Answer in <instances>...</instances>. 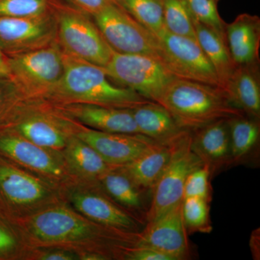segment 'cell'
I'll return each instance as SVG.
<instances>
[{
	"label": "cell",
	"mask_w": 260,
	"mask_h": 260,
	"mask_svg": "<svg viewBox=\"0 0 260 260\" xmlns=\"http://www.w3.org/2000/svg\"><path fill=\"white\" fill-rule=\"evenodd\" d=\"M155 103L165 108L180 127L190 132L220 119L246 115L223 89L178 78Z\"/></svg>",
	"instance_id": "6da1fadb"
},
{
	"label": "cell",
	"mask_w": 260,
	"mask_h": 260,
	"mask_svg": "<svg viewBox=\"0 0 260 260\" xmlns=\"http://www.w3.org/2000/svg\"><path fill=\"white\" fill-rule=\"evenodd\" d=\"M62 76L51 91L84 104L133 109L151 102L133 90L113 85L102 68L76 58H64Z\"/></svg>",
	"instance_id": "7a4b0ae2"
},
{
	"label": "cell",
	"mask_w": 260,
	"mask_h": 260,
	"mask_svg": "<svg viewBox=\"0 0 260 260\" xmlns=\"http://www.w3.org/2000/svg\"><path fill=\"white\" fill-rule=\"evenodd\" d=\"M61 44L70 56L104 68L114 51L88 15L73 7L54 2Z\"/></svg>",
	"instance_id": "3957f363"
},
{
	"label": "cell",
	"mask_w": 260,
	"mask_h": 260,
	"mask_svg": "<svg viewBox=\"0 0 260 260\" xmlns=\"http://www.w3.org/2000/svg\"><path fill=\"white\" fill-rule=\"evenodd\" d=\"M93 18L103 37L116 52L151 56L164 64V52L158 38L114 0Z\"/></svg>",
	"instance_id": "277c9868"
},
{
	"label": "cell",
	"mask_w": 260,
	"mask_h": 260,
	"mask_svg": "<svg viewBox=\"0 0 260 260\" xmlns=\"http://www.w3.org/2000/svg\"><path fill=\"white\" fill-rule=\"evenodd\" d=\"M103 70L109 78L153 102H157L177 78L160 61L151 56L116 51Z\"/></svg>",
	"instance_id": "5b68a950"
},
{
	"label": "cell",
	"mask_w": 260,
	"mask_h": 260,
	"mask_svg": "<svg viewBox=\"0 0 260 260\" xmlns=\"http://www.w3.org/2000/svg\"><path fill=\"white\" fill-rule=\"evenodd\" d=\"M164 64L178 78L221 88L218 76L198 41L176 35L167 29L158 36Z\"/></svg>",
	"instance_id": "8992f818"
},
{
	"label": "cell",
	"mask_w": 260,
	"mask_h": 260,
	"mask_svg": "<svg viewBox=\"0 0 260 260\" xmlns=\"http://www.w3.org/2000/svg\"><path fill=\"white\" fill-rule=\"evenodd\" d=\"M191 132L151 189L152 200L146 212L147 222L158 218L183 201L184 184L188 176L203 165L191 150Z\"/></svg>",
	"instance_id": "52a82bcc"
},
{
	"label": "cell",
	"mask_w": 260,
	"mask_h": 260,
	"mask_svg": "<svg viewBox=\"0 0 260 260\" xmlns=\"http://www.w3.org/2000/svg\"><path fill=\"white\" fill-rule=\"evenodd\" d=\"M6 58L10 79L32 90H52L64 73V58L54 47L38 48Z\"/></svg>",
	"instance_id": "ba28073f"
},
{
	"label": "cell",
	"mask_w": 260,
	"mask_h": 260,
	"mask_svg": "<svg viewBox=\"0 0 260 260\" xmlns=\"http://www.w3.org/2000/svg\"><path fill=\"white\" fill-rule=\"evenodd\" d=\"M182 203L147 222L144 230L138 234L135 246L155 249L170 256L172 260L187 259L189 244L183 219Z\"/></svg>",
	"instance_id": "9c48e42d"
},
{
	"label": "cell",
	"mask_w": 260,
	"mask_h": 260,
	"mask_svg": "<svg viewBox=\"0 0 260 260\" xmlns=\"http://www.w3.org/2000/svg\"><path fill=\"white\" fill-rule=\"evenodd\" d=\"M51 13L32 18L0 17V50L5 55L44 47L55 32Z\"/></svg>",
	"instance_id": "30bf717a"
},
{
	"label": "cell",
	"mask_w": 260,
	"mask_h": 260,
	"mask_svg": "<svg viewBox=\"0 0 260 260\" xmlns=\"http://www.w3.org/2000/svg\"><path fill=\"white\" fill-rule=\"evenodd\" d=\"M77 137L114 167L133 161L156 142L140 134L105 133L95 129L82 132Z\"/></svg>",
	"instance_id": "8fae6325"
},
{
	"label": "cell",
	"mask_w": 260,
	"mask_h": 260,
	"mask_svg": "<svg viewBox=\"0 0 260 260\" xmlns=\"http://www.w3.org/2000/svg\"><path fill=\"white\" fill-rule=\"evenodd\" d=\"M190 134V131H186L171 141L155 142L133 161L118 167L142 190L151 191L178 148Z\"/></svg>",
	"instance_id": "7c38bea8"
},
{
	"label": "cell",
	"mask_w": 260,
	"mask_h": 260,
	"mask_svg": "<svg viewBox=\"0 0 260 260\" xmlns=\"http://www.w3.org/2000/svg\"><path fill=\"white\" fill-rule=\"evenodd\" d=\"M30 225L34 235L47 242L79 240L95 234L91 225L64 208H53L37 214Z\"/></svg>",
	"instance_id": "4fadbf2b"
},
{
	"label": "cell",
	"mask_w": 260,
	"mask_h": 260,
	"mask_svg": "<svg viewBox=\"0 0 260 260\" xmlns=\"http://www.w3.org/2000/svg\"><path fill=\"white\" fill-rule=\"evenodd\" d=\"M228 120L220 119L191 132V150L211 174L234 164Z\"/></svg>",
	"instance_id": "5bb4252c"
},
{
	"label": "cell",
	"mask_w": 260,
	"mask_h": 260,
	"mask_svg": "<svg viewBox=\"0 0 260 260\" xmlns=\"http://www.w3.org/2000/svg\"><path fill=\"white\" fill-rule=\"evenodd\" d=\"M225 37L229 52L238 66L259 62L260 19L243 13L225 23Z\"/></svg>",
	"instance_id": "9a60e30c"
},
{
	"label": "cell",
	"mask_w": 260,
	"mask_h": 260,
	"mask_svg": "<svg viewBox=\"0 0 260 260\" xmlns=\"http://www.w3.org/2000/svg\"><path fill=\"white\" fill-rule=\"evenodd\" d=\"M72 202L78 211L101 225L120 232H138V220L102 195L75 193Z\"/></svg>",
	"instance_id": "2e32d148"
},
{
	"label": "cell",
	"mask_w": 260,
	"mask_h": 260,
	"mask_svg": "<svg viewBox=\"0 0 260 260\" xmlns=\"http://www.w3.org/2000/svg\"><path fill=\"white\" fill-rule=\"evenodd\" d=\"M0 155L49 175L62 174L60 166L45 148L8 132H0Z\"/></svg>",
	"instance_id": "e0dca14e"
},
{
	"label": "cell",
	"mask_w": 260,
	"mask_h": 260,
	"mask_svg": "<svg viewBox=\"0 0 260 260\" xmlns=\"http://www.w3.org/2000/svg\"><path fill=\"white\" fill-rule=\"evenodd\" d=\"M75 117L98 131L140 134L131 109L85 104L70 109Z\"/></svg>",
	"instance_id": "ac0fdd59"
},
{
	"label": "cell",
	"mask_w": 260,
	"mask_h": 260,
	"mask_svg": "<svg viewBox=\"0 0 260 260\" xmlns=\"http://www.w3.org/2000/svg\"><path fill=\"white\" fill-rule=\"evenodd\" d=\"M259 77V62L238 66L225 91L238 109L258 120L260 117Z\"/></svg>",
	"instance_id": "d6986e66"
},
{
	"label": "cell",
	"mask_w": 260,
	"mask_h": 260,
	"mask_svg": "<svg viewBox=\"0 0 260 260\" xmlns=\"http://www.w3.org/2000/svg\"><path fill=\"white\" fill-rule=\"evenodd\" d=\"M131 111L140 134L155 141H171L188 131L180 127L170 113L158 103H146Z\"/></svg>",
	"instance_id": "ffe728a7"
},
{
	"label": "cell",
	"mask_w": 260,
	"mask_h": 260,
	"mask_svg": "<svg viewBox=\"0 0 260 260\" xmlns=\"http://www.w3.org/2000/svg\"><path fill=\"white\" fill-rule=\"evenodd\" d=\"M194 24L197 41L213 67L221 88L225 91L237 65L229 52L225 34L195 20Z\"/></svg>",
	"instance_id": "44dd1931"
},
{
	"label": "cell",
	"mask_w": 260,
	"mask_h": 260,
	"mask_svg": "<svg viewBox=\"0 0 260 260\" xmlns=\"http://www.w3.org/2000/svg\"><path fill=\"white\" fill-rule=\"evenodd\" d=\"M68 162L77 172L85 177H102L115 168L108 164L91 146L77 137L66 145Z\"/></svg>",
	"instance_id": "7402d4cb"
},
{
	"label": "cell",
	"mask_w": 260,
	"mask_h": 260,
	"mask_svg": "<svg viewBox=\"0 0 260 260\" xmlns=\"http://www.w3.org/2000/svg\"><path fill=\"white\" fill-rule=\"evenodd\" d=\"M233 162L240 161L250 153L259 141L260 129L258 119L244 115L229 120Z\"/></svg>",
	"instance_id": "603a6c76"
},
{
	"label": "cell",
	"mask_w": 260,
	"mask_h": 260,
	"mask_svg": "<svg viewBox=\"0 0 260 260\" xmlns=\"http://www.w3.org/2000/svg\"><path fill=\"white\" fill-rule=\"evenodd\" d=\"M138 23L154 35L165 30L162 0H117L116 1Z\"/></svg>",
	"instance_id": "cb8c5ba5"
},
{
	"label": "cell",
	"mask_w": 260,
	"mask_h": 260,
	"mask_svg": "<svg viewBox=\"0 0 260 260\" xmlns=\"http://www.w3.org/2000/svg\"><path fill=\"white\" fill-rule=\"evenodd\" d=\"M115 168L101 177L103 185L107 192L121 205L132 209H139L143 206L140 194L142 189L121 169L120 172H115Z\"/></svg>",
	"instance_id": "d4e9b609"
},
{
	"label": "cell",
	"mask_w": 260,
	"mask_h": 260,
	"mask_svg": "<svg viewBox=\"0 0 260 260\" xmlns=\"http://www.w3.org/2000/svg\"><path fill=\"white\" fill-rule=\"evenodd\" d=\"M16 129L23 138L43 148L60 149L67 145L62 132L45 119H28L18 124Z\"/></svg>",
	"instance_id": "484cf974"
},
{
	"label": "cell",
	"mask_w": 260,
	"mask_h": 260,
	"mask_svg": "<svg viewBox=\"0 0 260 260\" xmlns=\"http://www.w3.org/2000/svg\"><path fill=\"white\" fill-rule=\"evenodd\" d=\"M166 28L176 35L197 40L194 20L186 0H162Z\"/></svg>",
	"instance_id": "4316f807"
},
{
	"label": "cell",
	"mask_w": 260,
	"mask_h": 260,
	"mask_svg": "<svg viewBox=\"0 0 260 260\" xmlns=\"http://www.w3.org/2000/svg\"><path fill=\"white\" fill-rule=\"evenodd\" d=\"M209 203L199 198H186L183 200L182 215L187 233L209 234L212 232Z\"/></svg>",
	"instance_id": "83f0119b"
},
{
	"label": "cell",
	"mask_w": 260,
	"mask_h": 260,
	"mask_svg": "<svg viewBox=\"0 0 260 260\" xmlns=\"http://www.w3.org/2000/svg\"><path fill=\"white\" fill-rule=\"evenodd\" d=\"M55 0H0V17L32 18L50 13Z\"/></svg>",
	"instance_id": "f1b7e54d"
},
{
	"label": "cell",
	"mask_w": 260,
	"mask_h": 260,
	"mask_svg": "<svg viewBox=\"0 0 260 260\" xmlns=\"http://www.w3.org/2000/svg\"><path fill=\"white\" fill-rule=\"evenodd\" d=\"M220 0H186L195 21L225 34V23L219 14Z\"/></svg>",
	"instance_id": "f546056e"
},
{
	"label": "cell",
	"mask_w": 260,
	"mask_h": 260,
	"mask_svg": "<svg viewBox=\"0 0 260 260\" xmlns=\"http://www.w3.org/2000/svg\"><path fill=\"white\" fill-rule=\"evenodd\" d=\"M211 172L209 167L203 164L189 174L184 184V199L186 198H199L210 202V178Z\"/></svg>",
	"instance_id": "4dcf8cb0"
},
{
	"label": "cell",
	"mask_w": 260,
	"mask_h": 260,
	"mask_svg": "<svg viewBox=\"0 0 260 260\" xmlns=\"http://www.w3.org/2000/svg\"><path fill=\"white\" fill-rule=\"evenodd\" d=\"M0 215V259H5L14 253L17 241L14 234Z\"/></svg>",
	"instance_id": "1f68e13d"
},
{
	"label": "cell",
	"mask_w": 260,
	"mask_h": 260,
	"mask_svg": "<svg viewBox=\"0 0 260 260\" xmlns=\"http://www.w3.org/2000/svg\"><path fill=\"white\" fill-rule=\"evenodd\" d=\"M15 83L10 78L0 77V128L7 115L8 108L13 98Z\"/></svg>",
	"instance_id": "d6a6232c"
},
{
	"label": "cell",
	"mask_w": 260,
	"mask_h": 260,
	"mask_svg": "<svg viewBox=\"0 0 260 260\" xmlns=\"http://www.w3.org/2000/svg\"><path fill=\"white\" fill-rule=\"evenodd\" d=\"M124 257L129 260H172L170 256L160 251L151 248L137 246L129 248Z\"/></svg>",
	"instance_id": "836d02e7"
},
{
	"label": "cell",
	"mask_w": 260,
	"mask_h": 260,
	"mask_svg": "<svg viewBox=\"0 0 260 260\" xmlns=\"http://www.w3.org/2000/svg\"><path fill=\"white\" fill-rule=\"evenodd\" d=\"M64 1L75 9L93 16L113 0H64Z\"/></svg>",
	"instance_id": "e575fe53"
},
{
	"label": "cell",
	"mask_w": 260,
	"mask_h": 260,
	"mask_svg": "<svg viewBox=\"0 0 260 260\" xmlns=\"http://www.w3.org/2000/svg\"><path fill=\"white\" fill-rule=\"evenodd\" d=\"M43 260H73L75 259L74 255L64 251H53L47 253L42 256Z\"/></svg>",
	"instance_id": "d590c367"
},
{
	"label": "cell",
	"mask_w": 260,
	"mask_h": 260,
	"mask_svg": "<svg viewBox=\"0 0 260 260\" xmlns=\"http://www.w3.org/2000/svg\"><path fill=\"white\" fill-rule=\"evenodd\" d=\"M0 77L10 78V70L7 63L6 56L1 50H0Z\"/></svg>",
	"instance_id": "8d00e7d4"
},
{
	"label": "cell",
	"mask_w": 260,
	"mask_h": 260,
	"mask_svg": "<svg viewBox=\"0 0 260 260\" xmlns=\"http://www.w3.org/2000/svg\"><path fill=\"white\" fill-rule=\"evenodd\" d=\"M114 1H117V0H114Z\"/></svg>",
	"instance_id": "74e56055"
}]
</instances>
